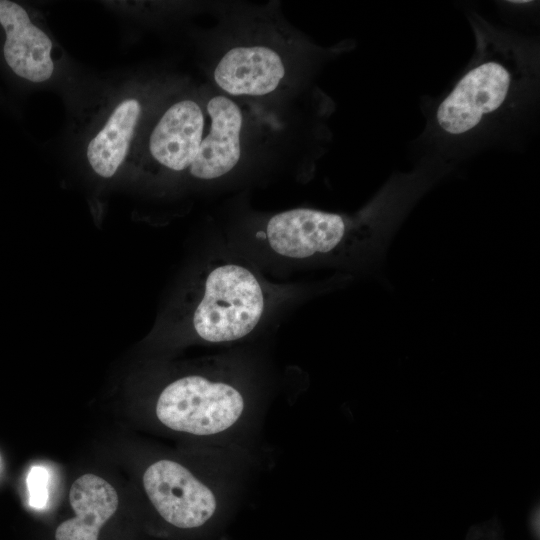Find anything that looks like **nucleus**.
I'll use <instances>...</instances> for the list:
<instances>
[{
  "label": "nucleus",
  "instance_id": "f257e3e1",
  "mask_svg": "<svg viewBox=\"0 0 540 540\" xmlns=\"http://www.w3.org/2000/svg\"><path fill=\"white\" fill-rule=\"evenodd\" d=\"M475 51L449 92L434 105L425 139L433 156L454 164L530 115L538 102V44L473 13Z\"/></svg>",
  "mask_w": 540,
  "mask_h": 540
},
{
  "label": "nucleus",
  "instance_id": "f03ea898",
  "mask_svg": "<svg viewBox=\"0 0 540 540\" xmlns=\"http://www.w3.org/2000/svg\"><path fill=\"white\" fill-rule=\"evenodd\" d=\"M425 193L417 175L397 173L356 215L311 208L283 211L268 220L264 239L286 258L368 267L383 259L393 235Z\"/></svg>",
  "mask_w": 540,
  "mask_h": 540
},
{
  "label": "nucleus",
  "instance_id": "7ed1b4c3",
  "mask_svg": "<svg viewBox=\"0 0 540 540\" xmlns=\"http://www.w3.org/2000/svg\"><path fill=\"white\" fill-rule=\"evenodd\" d=\"M265 307L264 287L250 269L236 263L216 264L200 277L190 327L208 343L240 340L256 328Z\"/></svg>",
  "mask_w": 540,
  "mask_h": 540
},
{
  "label": "nucleus",
  "instance_id": "20e7f679",
  "mask_svg": "<svg viewBox=\"0 0 540 540\" xmlns=\"http://www.w3.org/2000/svg\"><path fill=\"white\" fill-rule=\"evenodd\" d=\"M248 402L234 383L200 374L167 384L155 403V416L167 429L200 438H215L235 429Z\"/></svg>",
  "mask_w": 540,
  "mask_h": 540
},
{
  "label": "nucleus",
  "instance_id": "39448f33",
  "mask_svg": "<svg viewBox=\"0 0 540 540\" xmlns=\"http://www.w3.org/2000/svg\"><path fill=\"white\" fill-rule=\"evenodd\" d=\"M142 486L162 523L176 531L199 530L219 511L215 487L173 459L161 458L149 464L142 475Z\"/></svg>",
  "mask_w": 540,
  "mask_h": 540
},
{
  "label": "nucleus",
  "instance_id": "423d86ee",
  "mask_svg": "<svg viewBox=\"0 0 540 540\" xmlns=\"http://www.w3.org/2000/svg\"><path fill=\"white\" fill-rule=\"evenodd\" d=\"M0 26L5 37L3 57L10 70L31 83L49 80L54 72L53 44L27 10L16 2L0 0Z\"/></svg>",
  "mask_w": 540,
  "mask_h": 540
},
{
  "label": "nucleus",
  "instance_id": "0eeeda50",
  "mask_svg": "<svg viewBox=\"0 0 540 540\" xmlns=\"http://www.w3.org/2000/svg\"><path fill=\"white\" fill-rule=\"evenodd\" d=\"M68 497L72 515L56 524L50 540H105L119 508L115 487L85 473L73 481Z\"/></svg>",
  "mask_w": 540,
  "mask_h": 540
},
{
  "label": "nucleus",
  "instance_id": "6e6552de",
  "mask_svg": "<svg viewBox=\"0 0 540 540\" xmlns=\"http://www.w3.org/2000/svg\"><path fill=\"white\" fill-rule=\"evenodd\" d=\"M205 118L192 99L170 105L155 124L148 140L150 157L172 172L190 169L203 139Z\"/></svg>",
  "mask_w": 540,
  "mask_h": 540
},
{
  "label": "nucleus",
  "instance_id": "1a4fd4ad",
  "mask_svg": "<svg viewBox=\"0 0 540 540\" xmlns=\"http://www.w3.org/2000/svg\"><path fill=\"white\" fill-rule=\"evenodd\" d=\"M286 75L283 58L265 45L237 46L217 63L216 85L232 96H263L278 89Z\"/></svg>",
  "mask_w": 540,
  "mask_h": 540
},
{
  "label": "nucleus",
  "instance_id": "9d476101",
  "mask_svg": "<svg viewBox=\"0 0 540 540\" xmlns=\"http://www.w3.org/2000/svg\"><path fill=\"white\" fill-rule=\"evenodd\" d=\"M210 128L203 137L190 174L199 180H215L234 169L241 156L243 117L230 98L217 95L207 104Z\"/></svg>",
  "mask_w": 540,
  "mask_h": 540
},
{
  "label": "nucleus",
  "instance_id": "9b49d317",
  "mask_svg": "<svg viewBox=\"0 0 540 540\" xmlns=\"http://www.w3.org/2000/svg\"><path fill=\"white\" fill-rule=\"evenodd\" d=\"M142 114L141 102L134 97L119 101L102 126L90 138L86 158L102 178L113 177L124 163Z\"/></svg>",
  "mask_w": 540,
  "mask_h": 540
},
{
  "label": "nucleus",
  "instance_id": "f8f14e48",
  "mask_svg": "<svg viewBox=\"0 0 540 540\" xmlns=\"http://www.w3.org/2000/svg\"><path fill=\"white\" fill-rule=\"evenodd\" d=\"M49 479V471L42 465H33L28 472V503L35 510H44L48 505Z\"/></svg>",
  "mask_w": 540,
  "mask_h": 540
}]
</instances>
